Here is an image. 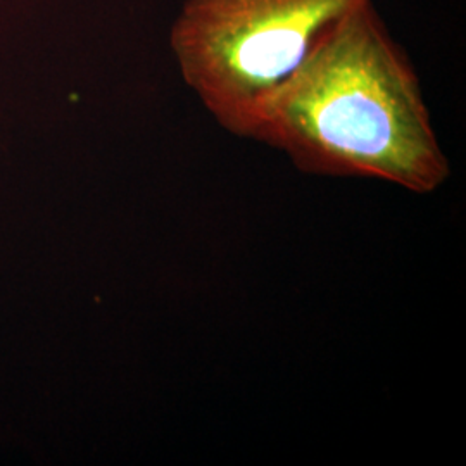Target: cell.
Masks as SVG:
<instances>
[{
    "mask_svg": "<svg viewBox=\"0 0 466 466\" xmlns=\"http://www.w3.org/2000/svg\"><path fill=\"white\" fill-rule=\"evenodd\" d=\"M250 138L315 175L379 178L415 194L450 177L415 67L373 2L319 42Z\"/></svg>",
    "mask_w": 466,
    "mask_h": 466,
    "instance_id": "6da1fadb",
    "label": "cell"
},
{
    "mask_svg": "<svg viewBox=\"0 0 466 466\" xmlns=\"http://www.w3.org/2000/svg\"><path fill=\"white\" fill-rule=\"evenodd\" d=\"M373 0H185L171 30L185 84L230 134L268 104L333 28Z\"/></svg>",
    "mask_w": 466,
    "mask_h": 466,
    "instance_id": "7a4b0ae2",
    "label": "cell"
}]
</instances>
